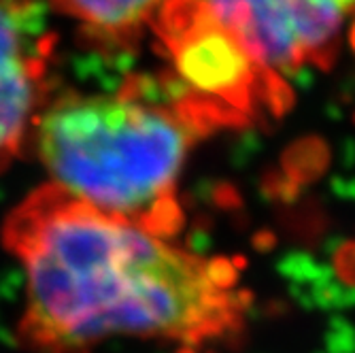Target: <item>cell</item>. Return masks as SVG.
<instances>
[{
    "mask_svg": "<svg viewBox=\"0 0 355 353\" xmlns=\"http://www.w3.org/2000/svg\"><path fill=\"white\" fill-rule=\"evenodd\" d=\"M24 270L17 341L89 353L115 336L205 347L243 328L247 294L228 260H207L47 181L3 221Z\"/></svg>",
    "mask_w": 355,
    "mask_h": 353,
    "instance_id": "cell-1",
    "label": "cell"
},
{
    "mask_svg": "<svg viewBox=\"0 0 355 353\" xmlns=\"http://www.w3.org/2000/svg\"><path fill=\"white\" fill-rule=\"evenodd\" d=\"M205 137L164 79L139 75L115 92L53 94L30 147L58 187L168 239L183 223V166Z\"/></svg>",
    "mask_w": 355,
    "mask_h": 353,
    "instance_id": "cell-2",
    "label": "cell"
},
{
    "mask_svg": "<svg viewBox=\"0 0 355 353\" xmlns=\"http://www.w3.org/2000/svg\"><path fill=\"white\" fill-rule=\"evenodd\" d=\"M151 32L171 67L162 79L207 135L289 107L285 79L262 69L198 0H168Z\"/></svg>",
    "mask_w": 355,
    "mask_h": 353,
    "instance_id": "cell-3",
    "label": "cell"
},
{
    "mask_svg": "<svg viewBox=\"0 0 355 353\" xmlns=\"http://www.w3.org/2000/svg\"><path fill=\"white\" fill-rule=\"evenodd\" d=\"M268 73L283 77L334 60L355 0H198Z\"/></svg>",
    "mask_w": 355,
    "mask_h": 353,
    "instance_id": "cell-4",
    "label": "cell"
},
{
    "mask_svg": "<svg viewBox=\"0 0 355 353\" xmlns=\"http://www.w3.org/2000/svg\"><path fill=\"white\" fill-rule=\"evenodd\" d=\"M55 43L41 0H0V175L30 147L53 98Z\"/></svg>",
    "mask_w": 355,
    "mask_h": 353,
    "instance_id": "cell-5",
    "label": "cell"
},
{
    "mask_svg": "<svg viewBox=\"0 0 355 353\" xmlns=\"http://www.w3.org/2000/svg\"><path fill=\"white\" fill-rule=\"evenodd\" d=\"M168 0H47L71 19L81 37L101 49H128L147 30Z\"/></svg>",
    "mask_w": 355,
    "mask_h": 353,
    "instance_id": "cell-6",
    "label": "cell"
}]
</instances>
